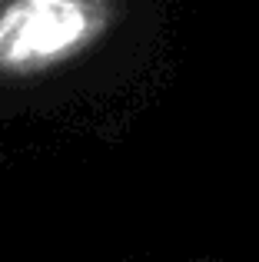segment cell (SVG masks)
Returning a JSON list of instances; mask_svg holds the SVG:
<instances>
[{
  "mask_svg": "<svg viewBox=\"0 0 259 262\" xmlns=\"http://www.w3.org/2000/svg\"><path fill=\"white\" fill-rule=\"evenodd\" d=\"M113 7L77 0H24L0 10V67L37 73L80 53L106 30Z\"/></svg>",
  "mask_w": 259,
  "mask_h": 262,
  "instance_id": "cell-1",
  "label": "cell"
}]
</instances>
